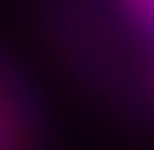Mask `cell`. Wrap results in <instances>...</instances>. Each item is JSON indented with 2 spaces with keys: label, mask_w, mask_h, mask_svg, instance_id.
Wrapping results in <instances>:
<instances>
[{
  "label": "cell",
  "mask_w": 154,
  "mask_h": 150,
  "mask_svg": "<svg viewBox=\"0 0 154 150\" xmlns=\"http://www.w3.org/2000/svg\"><path fill=\"white\" fill-rule=\"evenodd\" d=\"M125 4H128L132 15H136V22L154 33V0H125Z\"/></svg>",
  "instance_id": "cell-1"
}]
</instances>
